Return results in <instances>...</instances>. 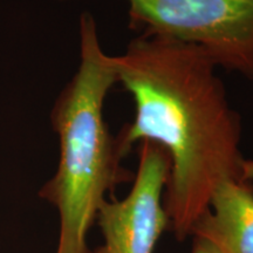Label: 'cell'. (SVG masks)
<instances>
[{
    "instance_id": "6da1fadb",
    "label": "cell",
    "mask_w": 253,
    "mask_h": 253,
    "mask_svg": "<svg viewBox=\"0 0 253 253\" xmlns=\"http://www.w3.org/2000/svg\"><path fill=\"white\" fill-rule=\"evenodd\" d=\"M118 84L130 94L135 118L116 136L122 158L150 141L170 160L163 204L169 231L182 242L230 179H253L240 150L242 121L231 107L217 65L194 43L140 34L114 56Z\"/></svg>"
},
{
    "instance_id": "7a4b0ae2",
    "label": "cell",
    "mask_w": 253,
    "mask_h": 253,
    "mask_svg": "<svg viewBox=\"0 0 253 253\" xmlns=\"http://www.w3.org/2000/svg\"><path fill=\"white\" fill-rule=\"evenodd\" d=\"M80 53L78 72L59 94L50 115L60 141L58 169L39 191L59 212L55 253H91L88 233L106 196L135 176L122 167L116 137L103 118L104 100L118 84V74L114 56L101 47L89 12L80 17Z\"/></svg>"
},
{
    "instance_id": "3957f363",
    "label": "cell",
    "mask_w": 253,
    "mask_h": 253,
    "mask_svg": "<svg viewBox=\"0 0 253 253\" xmlns=\"http://www.w3.org/2000/svg\"><path fill=\"white\" fill-rule=\"evenodd\" d=\"M67 1V0H66ZM129 27L203 48L253 81V0H126Z\"/></svg>"
},
{
    "instance_id": "277c9868",
    "label": "cell",
    "mask_w": 253,
    "mask_h": 253,
    "mask_svg": "<svg viewBox=\"0 0 253 253\" xmlns=\"http://www.w3.org/2000/svg\"><path fill=\"white\" fill-rule=\"evenodd\" d=\"M169 170V156L161 145L140 142L130 191L123 199L110 196L101 205L96 223L103 242L91 253H154L169 230L163 204Z\"/></svg>"
},
{
    "instance_id": "5b68a950",
    "label": "cell",
    "mask_w": 253,
    "mask_h": 253,
    "mask_svg": "<svg viewBox=\"0 0 253 253\" xmlns=\"http://www.w3.org/2000/svg\"><path fill=\"white\" fill-rule=\"evenodd\" d=\"M191 236L208 239L220 253H253V179L221 183Z\"/></svg>"
},
{
    "instance_id": "8992f818",
    "label": "cell",
    "mask_w": 253,
    "mask_h": 253,
    "mask_svg": "<svg viewBox=\"0 0 253 253\" xmlns=\"http://www.w3.org/2000/svg\"><path fill=\"white\" fill-rule=\"evenodd\" d=\"M192 237H194V242H192L191 253H220L216 246L208 239L199 236Z\"/></svg>"
}]
</instances>
